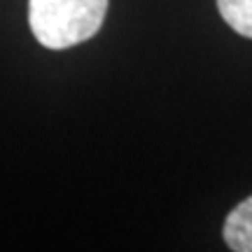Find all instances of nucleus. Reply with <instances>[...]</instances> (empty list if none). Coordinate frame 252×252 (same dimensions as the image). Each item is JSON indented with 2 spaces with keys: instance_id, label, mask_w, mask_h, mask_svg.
<instances>
[{
  "instance_id": "obj_1",
  "label": "nucleus",
  "mask_w": 252,
  "mask_h": 252,
  "mask_svg": "<svg viewBox=\"0 0 252 252\" xmlns=\"http://www.w3.org/2000/svg\"><path fill=\"white\" fill-rule=\"evenodd\" d=\"M108 0H28V24L47 49H70L100 31Z\"/></svg>"
},
{
  "instance_id": "obj_2",
  "label": "nucleus",
  "mask_w": 252,
  "mask_h": 252,
  "mask_svg": "<svg viewBox=\"0 0 252 252\" xmlns=\"http://www.w3.org/2000/svg\"><path fill=\"white\" fill-rule=\"evenodd\" d=\"M224 243L236 252H252V196L241 201L226 215Z\"/></svg>"
},
{
  "instance_id": "obj_3",
  "label": "nucleus",
  "mask_w": 252,
  "mask_h": 252,
  "mask_svg": "<svg viewBox=\"0 0 252 252\" xmlns=\"http://www.w3.org/2000/svg\"><path fill=\"white\" fill-rule=\"evenodd\" d=\"M217 9L238 35L252 37V0H217Z\"/></svg>"
}]
</instances>
